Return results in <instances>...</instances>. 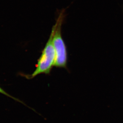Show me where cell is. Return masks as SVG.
Segmentation results:
<instances>
[{"mask_svg":"<svg viewBox=\"0 0 123 123\" xmlns=\"http://www.w3.org/2000/svg\"><path fill=\"white\" fill-rule=\"evenodd\" d=\"M65 16V11L63 10L61 12L55 24L53 27L54 30L53 42L55 53L54 66L56 68H66L68 62L67 49L62 36L61 31Z\"/></svg>","mask_w":123,"mask_h":123,"instance_id":"obj_1","label":"cell"},{"mask_svg":"<svg viewBox=\"0 0 123 123\" xmlns=\"http://www.w3.org/2000/svg\"><path fill=\"white\" fill-rule=\"evenodd\" d=\"M0 93H1V94H4L6 96H8V97H9L12 98L14 100H16V101H18L19 102L22 103V102H21L20 100L16 98H15L14 97H13L12 96H11L9 94H8V93H7L5 91H4V90L0 87Z\"/></svg>","mask_w":123,"mask_h":123,"instance_id":"obj_3","label":"cell"},{"mask_svg":"<svg viewBox=\"0 0 123 123\" xmlns=\"http://www.w3.org/2000/svg\"><path fill=\"white\" fill-rule=\"evenodd\" d=\"M54 33V30L52 28L49 40L38 59L36 70L32 74L26 76L28 79H31L41 74H49L53 67L54 66L55 53L53 42Z\"/></svg>","mask_w":123,"mask_h":123,"instance_id":"obj_2","label":"cell"}]
</instances>
